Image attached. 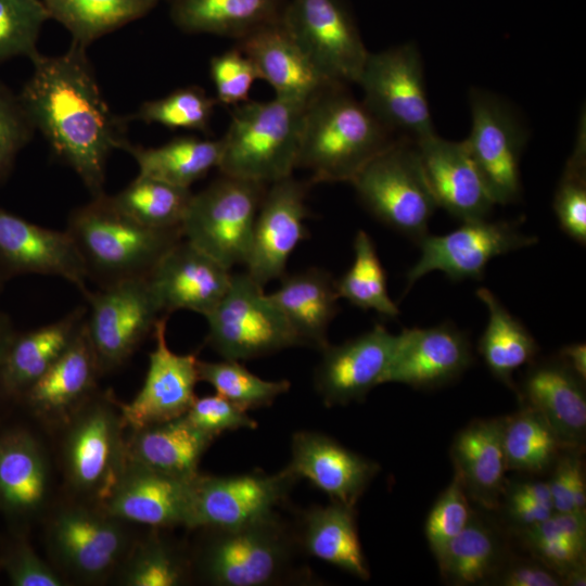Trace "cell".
Returning <instances> with one entry per match:
<instances>
[{
    "label": "cell",
    "mask_w": 586,
    "mask_h": 586,
    "mask_svg": "<svg viewBox=\"0 0 586 586\" xmlns=\"http://www.w3.org/2000/svg\"><path fill=\"white\" fill-rule=\"evenodd\" d=\"M507 417L475 420L454 438L450 457L468 498L484 509L500 505L507 471L504 430Z\"/></svg>",
    "instance_id": "cell-29"
},
{
    "label": "cell",
    "mask_w": 586,
    "mask_h": 586,
    "mask_svg": "<svg viewBox=\"0 0 586 586\" xmlns=\"http://www.w3.org/2000/svg\"><path fill=\"white\" fill-rule=\"evenodd\" d=\"M397 335L378 323L371 330L339 345L328 344L320 352L314 383L326 406L361 400L383 383Z\"/></svg>",
    "instance_id": "cell-20"
},
{
    "label": "cell",
    "mask_w": 586,
    "mask_h": 586,
    "mask_svg": "<svg viewBox=\"0 0 586 586\" xmlns=\"http://www.w3.org/2000/svg\"><path fill=\"white\" fill-rule=\"evenodd\" d=\"M476 296L488 309V321L477 345L479 353L495 378L515 388L513 372L534 361L538 344L491 290L480 288Z\"/></svg>",
    "instance_id": "cell-37"
},
{
    "label": "cell",
    "mask_w": 586,
    "mask_h": 586,
    "mask_svg": "<svg viewBox=\"0 0 586 586\" xmlns=\"http://www.w3.org/2000/svg\"><path fill=\"white\" fill-rule=\"evenodd\" d=\"M309 184L290 176L270 183L264 194L245 264L246 272L262 286L285 273L291 253L309 235L304 222L309 216Z\"/></svg>",
    "instance_id": "cell-17"
},
{
    "label": "cell",
    "mask_w": 586,
    "mask_h": 586,
    "mask_svg": "<svg viewBox=\"0 0 586 586\" xmlns=\"http://www.w3.org/2000/svg\"><path fill=\"white\" fill-rule=\"evenodd\" d=\"M230 270L182 239L148 277L163 315L186 309L209 314L225 295Z\"/></svg>",
    "instance_id": "cell-24"
},
{
    "label": "cell",
    "mask_w": 586,
    "mask_h": 586,
    "mask_svg": "<svg viewBox=\"0 0 586 586\" xmlns=\"http://www.w3.org/2000/svg\"><path fill=\"white\" fill-rule=\"evenodd\" d=\"M297 477L286 468L276 474H198L188 528L232 527L252 522L281 504Z\"/></svg>",
    "instance_id": "cell-16"
},
{
    "label": "cell",
    "mask_w": 586,
    "mask_h": 586,
    "mask_svg": "<svg viewBox=\"0 0 586 586\" xmlns=\"http://www.w3.org/2000/svg\"><path fill=\"white\" fill-rule=\"evenodd\" d=\"M66 231L101 286L148 278L166 253L183 239L181 227H145L120 212L104 192L74 209Z\"/></svg>",
    "instance_id": "cell-3"
},
{
    "label": "cell",
    "mask_w": 586,
    "mask_h": 586,
    "mask_svg": "<svg viewBox=\"0 0 586 586\" xmlns=\"http://www.w3.org/2000/svg\"><path fill=\"white\" fill-rule=\"evenodd\" d=\"M365 207L381 222L419 241L438 207L425 179L416 141L399 137L351 182Z\"/></svg>",
    "instance_id": "cell-7"
},
{
    "label": "cell",
    "mask_w": 586,
    "mask_h": 586,
    "mask_svg": "<svg viewBox=\"0 0 586 586\" xmlns=\"http://www.w3.org/2000/svg\"><path fill=\"white\" fill-rule=\"evenodd\" d=\"M558 357L579 378L586 380V345L573 343L563 346Z\"/></svg>",
    "instance_id": "cell-57"
},
{
    "label": "cell",
    "mask_w": 586,
    "mask_h": 586,
    "mask_svg": "<svg viewBox=\"0 0 586 586\" xmlns=\"http://www.w3.org/2000/svg\"><path fill=\"white\" fill-rule=\"evenodd\" d=\"M215 440L184 416L132 431L128 460L148 469L183 477L199 474L202 456Z\"/></svg>",
    "instance_id": "cell-33"
},
{
    "label": "cell",
    "mask_w": 586,
    "mask_h": 586,
    "mask_svg": "<svg viewBox=\"0 0 586 586\" xmlns=\"http://www.w3.org/2000/svg\"><path fill=\"white\" fill-rule=\"evenodd\" d=\"M472 510L456 474L431 509L424 533L434 557L469 523Z\"/></svg>",
    "instance_id": "cell-49"
},
{
    "label": "cell",
    "mask_w": 586,
    "mask_h": 586,
    "mask_svg": "<svg viewBox=\"0 0 586 586\" xmlns=\"http://www.w3.org/2000/svg\"><path fill=\"white\" fill-rule=\"evenodd\" d=\"M536 242L537 238L525 234L519 222L487 218L462 221L443 235L428 233L418 243L421 249L418 262L406 273L407 290L434 270L456 281L482 279L493 258Z\"/></svg>",
    "instance_id": "cell-15"
},
{
    "label": "cell",
    "mask_w": 586,
    "mask_h": 586,
    "mask_svg": "<svg viewBox=\"0 0 586 586\" xmlns=\"http://www.w3.org/2000/svg\"><path fill=\"white\" fill-rule=\"evenodd\" d=\"M209 75L217 102L233 106L249 101L252 86L259 79L254 63L238 47L214 55Z\"/></svg>",
    "instance_id": "cell-52"
},
{
    "label": "cell",
    "mask_w": 586,
    "mask_h": 586,
    "mask_svg": "<svg viewBox=\"0 0 586 586\" xmlns=\"http://www.w3.org/2000/svg\"><path fill=\"white\" fill-rule=\"evenodd\" d=\"M394 135L345 85H330L305 106L296 167L310 182H352Z\"/></svg>",
    "instance_id": "cell-2"
},
{
    "label": "cell",
    "mask_w": 586,
    "mask_h": 586,
    "mask_svg": "<svg viewBox=\"0 0 586 586\" xmlns=\"http://www.w3.org/2000/svg\"><path fill=\"white\" fill-rule=\"evenodd\" d=\"M505 556L499 532L472 511L466 527L435 558L445 582L468 586L491 582Z\"/></svg>",
    "instance_id": "cell-36"
},
{
    "label": "cell",
    "mask_w": 586,
    "mask_h": 586,
    "mask_svg": "<svg viewBox=\"0 0 586 586\" xmlns=\"http://www.w3.org/2000/svg\"><path fill=\"white\" fill-rule=\"evenodd\" d=\"M280 0H174V23L191 34L241 39L281 20Z\"/></svg>",
    "instance_id": "cell-35"
},
{
    "label": "cell",
    "mask_w": 586,
    "mask_h": 586,
    "mask_svg": "<svg viewBox=\"0 0 586 586\" xmlns=\"http://www.w3.org/2000/svg\"><path fill=\"white\" fill-rule=\"evenodd\" d=\"M191 555L193 575L214 586H268L292 573L296 532L272 511L232 527H203Z\"/></svg>",
    "instance_id": "cell-4"
},
{
    "label": "cell",
    "mask_w": 586,
    "mask_h": 586,
    "mask_svg": "<svg viewBox=\"0 0 586 586\" xmlns=\"http://www.w3.org/2000/svg\"><path fill=\"white\" fill-rule=\"evenodd\" d=\"M296 532V531H295ZM298 545L309 556L369 579L370 571L359 542L355 507L337 501L305 511L296 532Z\"/></svg>",
    "instance_id": "cell-34"
},
{
    "label": "cell",
    "mask_w": 586,
    "mask_h": 586,
    "mask_svg": "<svg viewBox=\"0 0 586 586\" xmlns=\"http://www.w3.org/2000/svg\"><path fill=\"white\" fill-rule=\"evenodd\" d=\"M151 1H153L155 3L157 0H151Z\"/></svg>",
    "instance_id": "cell-60"
},
{
    "label": "cell",
    "mask_w": 586,
    "mask_h": 586,
    "mask_svg": "<svg viewBox=\"0 0 586 586\" xmlns=\"http://www.w3.org/2000/svg\"><path fill=\"white\" fill-rule=\"evenodd\" d=\"M530 365L520 388L523 404L537 410L568 447L583 449L586 436L585 380L558 356Z\"/></svg>",
    "instance_id": "cell-28"
},
{
    "label": "cell",
    "mask_w": 586,
    "mask_h": 586,
    "mask_svg": "<svg viewBox=\"0 0 586 586\" xmlns=\"http://www.w3.org/2000/svg\"><path fill=\"white\" fill-rule=\"evenodd\" d=\"M123 150L136 161L138 175L190 188L193 182L218 166L221 140L183 136L155 148H143L128 142Z\"/></svg>",
    "instance_id": "cell-38"
},
{
    "label": "cell",
    "mask_w": 586,
    "mask_h": 586,
    "mask_svg": "<svg viewBox=\"0 0 586 586\" xmlns=\"http://www.w3.org/2000/svg\"><path fill=\"white\" fill-rule=\"evenodd\" d=\"M4 280L0 277V290H1V286L3 284Z\"/></svg>",
    "instance_id": "cell-59"
},
{
    "label": "cell",
    "mask_w": 586,
    "mask_h": 586,
    "mask_svg": "<svg viewBox=\"0 0 586 586\" xmlns=\"http://www.w3.org/2000/svg\"><path fill=\"white\" fill-rule=\"evenodd\" d=\"M35 130L20 95L0 80V182L10 175Z\"/></svg>",
    "instance_id": "cell-51"
},
{
    "label": "cell",
    "mask_w": 586,
    "mask_h": 586,
    "mask_svg": "<svg viewBox=\"0 0 586 586\" xmlns=\"http://www.w3.org/2000/svg\"><path fill=\"white\" fill-rule=\"evenodd\" d=\"M205 318L206 342L224 359H251L301 345L264 286L247 272L231 273L228 290Z\"/></svg>",
    "instance_id": "cell-10"
},
{
    "label": "cell",
    "mask_w": 586,
    "mask_h": 586,
    "mask_svg": "<svg viewBox=\"0 0 586 586\" xmlns=\"http://www.w3.org/2000/svg\"><path fill=\"white\" fill-rule=\"evenodd\" d=\"M167 318L163 315L155 324V348L149 354L140 392L130 403L118 402L124 424L132 431L182 417L196 397L199 359L194 354L180 355L168 347Z\"/></svg>",
    "instance_id": "cell-18"
},
{
    "label": "cell",
    "mask_w": 586,
    "mask_h": 586,
    "mask_svg": "<svg viewBox=\"0 0 586 586\" xmlns=\"http://www.w3.org/2000/svg\"><path fill=\"white\" fill-rule=\"evenodd\" d=\"M86 49L72 42L59 55L36 53L18 95L52 153L97 196L104 192L110 155L128 141L126 119L111 111Z\"/></svg>",
    "instance_id": "cell-1"
},
{
    "label": "cell",
    "mask_w": 586,
    "mask_h": 586,
    "mask_svg": "<svg viewBox=\"0 0 586 586\" xmlns=\"http://www.w3.org/2000/svg\"><path fill=\"white\" fill-rule=\"evenodd\" d=\"M281 23L331 84H357L368 51L339 0H291Z\"/></svg>",
    "instance_id": "cell-13"
},
{
    "label": "cell",
    "mask_w": 586,
    "mask_h": 586,
    "mask_svg": "<svg viewBox=\"0 0 586 586\" xmlns=\"http://www.w3.org/2000/svg\"><path fill=\"white\" fill-rule=\"evenodd\" d=\"M553 209L562 231L579 244L586 243V124L579 119L577 137L559 180Z\"/></svg>",
    "instance_id": "cell-46"
},
{
    "label": "cell",
    "mask_w": 586,
    "mask_h": 586,
    "mask_svg": "<svg viewBox=\"0 0 586 586\" xmlns=\"http://www.w3.org/2000/svg\"><path fill=\"white\" fill-rule=\"evenodd\" d=\"M472 128L464 140L495 204L521 195L520 160L527 132L512 109L488 91H470Z\"/></svg>",
    "instance_id": "cell-14"
},
{
    "label": "cell",
    "mask_w": 586,
    "mask_h": 586,
    "mask_svg": "<svg viewBox=\"0 0 586 586\" xmlns=\"http://www.w3.org/2000/svg\"><path fill=\"white\" fill-rule=\"evenodd\" d=\"M61 277L88 292V271L69 233L30 222L0 207V277Z\"/></svg>",
    "instance_id": "cell-19"
},
{
    "label": "cell",
    "mask_w": 586,
    "mask_h": 586,
    "mask_svg": "<svg viewBox=\"0 0 586 586\" xmlns=\"http://www.w3.org/2000/svg\"><path fill=\"white\" fill-rule=\"evenodd\" d=\"M422 65L412 43L369 52L357 81L369 111L392 132L413 141L436 133Z\"/></svg>",
    "instance_id": "cell-11"
},
{
    "label": "cell",
    "mask_w": 586,
    "mask_h": 586,
    "mask_svg": "<svg viewBox=\"0 0 586 586\" xmlns=\"http://www.w3.org/2000/svg\"><path fill=\"white\" fill-rule=\"evenodd\" d=\"M416 144L437 206L461 221L487 218L496 204L466 141H449L434 133Z\"/></svg>",
    "instance_id": "cell-23"
},
{
    "label": "cell",
    "mask_w": 586,
    "mask_h": 586,
    "mask_svg": "<svg viewBox=\"0 0 586 586\" xmlns=\"http://www.w3.org/2000/svg\"><path fill=\"white\" fill-rule=\"evenodd\" d=\"M50 18L62 24L72 42L87 48L101 37L143 16L151 0H41Z\"/></svg>",
    "instance_id": "cell-39"
},
{
    "label": "cell",
    "mask_w": 586,
    "mask_h": 586,
    "mask_svg": "<svg viewBox=\"0 0 586 586\" xmlns=\"http://www.w3.org/2000/svg\"><path fill=\"white\" fill-rule=\"evenodd\" d=\"M116 575L126 586H180L193 576L191 555L156 532L136 539Z\"/></svg>",
    "instance_id": "cell-41"
},
{
    "label": "cell",
    "mask_w": 586,
    "mask_h": 586,
    "mask_svg": "<svg viewBox=\"0 0 586 586\" xmlns=\"http://www.w3.org/2000/svg\"><path fill=\"white\" fill-rule=\"evenodd\" d=\"M564 448L568 446L534 408L523 404L518 412L507 417L504 430L507 470L547 472Z\"/></svg>",
    "instance_id": "cell-40"
},
{
    "label": "cell",
    "mask_w": 586,
    "mask_h": 586,
    "mask_svg": "<svg viewBox=\"0 0 586 586\" xmlns=\"http://www.w3.org/2000/svg\"><path fill=\"white\" fill-rule=\"evenodd\" d=\"M200 381L211 384L217 394L247 411L271 405L291 386L288 380H264L242 366L239 360H198Z\"/></svg>",
    "instance_id": "cell-45"
},
{
    "label": "cell",
    "mask_w": 586,
    "mask_h": 586,
    "mask_svg": "<svg viewBox=\"0 0 586 586\" xmlns=\"http://www.w3.org/2000/svg\"><path fill=\"white\" fill-rule=\"evenodd\" d=\"M46 540L59 570L76 581L94 584L117 573L136 539L127 522L77 499L50 515Z\"/></svg>",
    "instance_id": "cell-8"
},
{
    "label": "cell",
    "mask_w": 586,
    "mask_h": 586,
    "mask_svg": "<svg viewBox=\"0 0 586 586\" xmlns=\"http://www.w3.org/2000/svg\"><path fill=\"white\" fill-rule=\"evenodd\" d=\"M305 105L275 97L234 106L217 168L225 176L273 183L296 168Z\"/></svg>",
    "instance_id": "cell-5"
},
{
    "label": "cell",
    "mask_w": 586,
    "mask_h": 586,
    "mask_svg": "<svg viewBox=\"0 0 586 586\" xmlns=\"http://www.w3.org/2000/svg\"><path fill=\"white\" fill-rule=\"evenodd\" d=\"M238 48L254 63L259 79L275 97L305 105L330 85L305 55L281 20L238 39Z\"/></svg>",
    "instance_id": "cell-26"
},
{
    "label": "cell",
    "mask_w": 586,
    "mask_h": 586,
    "mask_svg": "<svg viewBox=\"0 0 586 586\" xmlns=\"http://www.w3.org/2000/svg\"><path fill=\"white\" fill-rule=\"evenodd\" d=\"M64 476L78 500L102 507L127 463L118 400L97 391L63 425Z\"/></svg>",
    "instance_id": "cell-6"
},
{
    "label": "cell",
    "mask_w": 586,
    "mask_h": 586,
    "mask_svg": "<svg viewBox=\"0 0 586 586\" xmlns=\"http://www.w3.org/2000/svg\"><path fill=\"white\" fill-rule=\"evenodd\" d=\"M518 533L534 558L562 579L571 571L586 566V513L553 512Z\"/></svg>",
    "instance_id": "cell-42"
},
{
    "label": "cell",
    "mask_w": 586,
    "mask_h": 586,
    "mask_svg": "<svg viewBox=\"0 0 586 586\" xmlns=\"http://www.w3.org/2000/svg\"><path fill=\"white\" fill-rule=\"evenodd\" d=\"M192 196L190 188L138 175L111 199L120 212L145 227L173 229L181 227Z\"/></svg>",
    "instance_id": "cell-43"
},
{
    "label": "cell",
    "mask_w": 586,
    "mask_h": 586,
    "mask_svg": "<svg viewBox=\"0 0 586 586\" xmlns=\"http://www.w3.org/2000/svg\"><path fill=\"white\" fill-rule=\"evenodd\" d=\"M100 374L85 321L65 353L21 397L40 420L64 425L98 391Z\"/></svg>",
    "instance_id": "cell-27"
},
{
    "label": "cell",
    "mask_w": 586,
    "mask_h": 586,
    "mask_svg": "<svg viewBox=\"0 0 586 586\" xmlns=\"http://www.w3.org/2000/svg\"><path fill=\"white\" fill-rule=\"evenodd\" d=\"M85 296L86 329L101 373L122 366L163 316L148 278L117 281Z\"/></svg>",
    "instance_id": "cell-12"
},
{
    "label": "cell",
    "mask_w": 586,
    "mask_h": 586,
    "mask_svg": "<svg viewBox=\"0 0 586 586\" xmlns=\"http://www.w3.org/2000/svg\"><path fill=\"white\" fill-rule=\"evenodd\" d=\"M291 454L290 472L309 480L331 500L353 507L380 471L377 462L314 431L294 433Z\"/></svg>",
    "instance_id": "cell-25"
},
{
    "label": "cell",
    "mask_w": 586,
    "mask_h": 586,
    "mask_svg": "<svg viewBox=\"0 0 586 586\" xmlns=\"http://www.w3.org/2000/svg\"><path fill=\"white\" fill-rule=\"evenodd\" d=\"M500 504L517 531L540 523L555 512L547 481L506 482Z\"/></svg>",
    "instance_id": "cell-50"
},
{
    "label": "cell",
    "mask_w": 586,
    "mask_h": 586,
    "mask_svg": "<svg viewBox=\"0 0 586 586\" xmlns=\"http://www.w3.org/2000/svg\"><path fill=\"white\" fill-rule=\"evenodd\" d=\"M51 467L42 444L28 431L0 435V507L13 517L40 512L50 497Z\"/></svg>",
    "instance_id": "cell-30"
},
{
    "label": "cell",
    "mask_w": 586,
    "mask_h": 586,
    "mask_svg": "<svg viewBox=\"0 0 586 586\" xmlns=\"http://www.w3.org/2000/svg\"><path fill=\"white\" fill-rule=\"evenodd\" d=\"M547 481L555 512L586 513V481L582 449L564 448Z\"/></svg>",
    "instance_id": "cell-53"
},
{
    "label": "cell",
    "mask_w": 586,
    "mask_h": 586,
    "mask_svg": "<svg viewBox=\"0 0 586 586\" xmlns=\"http://www.w3.org/2000/svg\"><path fill=\"white\" fill-rule=\"evenodd\" d=\"M269 294L301 342L319 351L328 344V329L339 311L335 280L319 268L283 275Z\"/></svg>",
    "instance_id": "cell-32"
},
{
    "label": "cell",
    "mask_w": 586,
    "mask_h": 586,
    "mask_svg": "<svg viewBox=\"0 0 586 586\" xmlns=\"http://www.w3.org/2000/svg\"><path fill=\"white\" fill-rule=\"evenodd\" d=\"M340 298L347 300L362 310H374L387 318L399 315L397 305L388 295L386 273L369 234L359 230L354 239V262L337 280Z\"/></svg>",
    "instance_id": "cell-44"
},
{
    "label": "cell",
    "mask_w": 586,
    "mask_h": 586,
    "mask_svg": "<svg viewBox=\"0 0 586 586\" xmlns=\"http://www.w3.org/2000/svg\"><path fill=\"white\" fill-rule=\"evenodd\" d=\"M217 103L216 98L207 95L202 88L189 86L142 103L136 117L146 124H158L168 129L208 132Z\"/></svg>",
    "instance_id": "cell-47"
},
{
    "label": "cell",
    "mask_w": 586,
    "mask_h": 586,
    "mask_svg": "<svg viewBox=\"0 0 586 586\" xmlns=\"http://www.w3.org/2000/svg\"><path fill=\"white\" fill-rule=\"evenodd\" d=\"M472 361L467 334L451 323L404 329L397 334L383 383L436 387L458 378Z\"/></svg>",
    "instance_id": "cell-21"
},
{
    "label": "cell",
    "mask_w": 586,
    "mask_h": 586,
    "mask_svg": "<svg viewBox=\"0 0 586 586\" xmlns=\"http://www.w3.org/2000/svg\"><path fill=\"white\" fill-rule=\"evenodd\" d=\"M49 18L41 0H0V64L38 53L39 35Z\"/></svg>",
    "instance_id": "cell-48"
},
{
    "label": "cell",
    "mask_w": 586,
    "mask_h": 586,
    "mask_svg": "<svg viewBox=\"0 0 586 586\" xmlns=\"http://www.w3.org/2000/svg\"><path fill=\"white\" fill-rule=\"evenodd\" d=\"M196 475H170L128 460L101 508L127 523L154 528L179 525L189 527Z\"/></svg>",
    "instance_id": "cell-22"
},
{
    "label": "cell",
    "mask_w": 586,
    "mask_h": 586,
    "mask_svg": "<svg viewBox=\"0 0 586 586\" xmlns=\"http://www.w3.org/2000/svg\"><path fill=\"white\" fill-rule=\"evenodd\" d=\"M183 416L192 425L214 437L226 431L257 428L245 410L217 393L195 397Z\"/></svg>",
    "instance_id": "cell-54"
},
{
    "label": "cell",
    "mask_w": 586,
    "mask_h": 586,
    "mask_svg": "<svg viewBox=\"0 0 586 586\" xmlns=\"http://www.w3.org/2000/svg\"><path fill=\"white\" fill-rule=\"evenodd\" d=\"M16 333L10 317L0 310V367L8 347Z\"/></svg>",
    "instance_id": "cell-58"
},
{
    "label": "cell",
    "mask_w": 586,
    "mask_h": 586,
    "mask_svg": "<svg viewBox=\"0 0 586 586\" xmlns=\"http://www.w3.org/2000/svg\"><path fill=\"white\" fill-rule=\"evenodd\" d=\"M491 582L504 586H561L562 577L537 559L505 562Z\"/></svg>",
    "instance_id": "cell-56"
},
{
    "label": "cell",
    "mask_w": 586,
    "mask_h": 586,
    "mask_svg": "<svg viewBox=\"0 0 586 586\" xmlns=\"http://www.w3.org/2000/svg\"><path fill=\"white\" fill-rule=\"evenodd\" d=\"M265 186L222 175L193 194L181 224L183 239L229 270L245 265Z\"/></svg>",
    "instance_id": "cell-9"
},
{
    "label": "cell",
    "mask_w": 586,
    "mask_h": 586,
    "mask_svg": "<svg viewBox=\"0 0 586 586\" xmlns=\"http://www.w3.org/2000/svg\"><path fill=\"white\" fill-rule=\"evenodd\" d=\"M87 316L78 306L58 321L16 332L0 367V392L21 397L71 346Z\"/></svg>",
    "instance_id": "cell-31"
},
{
    "label": "cell",
    "mask_w": 586,
    "mask_h": 586,
    "mask_svg": "<svg viewBox=\"0 0 586 586\" xmlns=\"http://www.w3.org/2000/svg\"><path fill=\"white\" fill-rule=\"evenodd\" d=\"M3 569L14 586H62V575L25 543L14 545L3 559Z\"/></svg>",
    "instance_id": "cell-55"
}]
</instances>
